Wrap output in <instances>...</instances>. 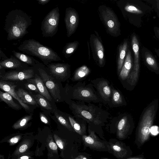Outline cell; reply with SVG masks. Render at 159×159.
<instances>
[{
    "instance_id": "5",
    "label": "cell",
    "mask_w": 159,
    "mask_h": 159,
    "mask_svg": "<svg viewBox=\"0 0 159 159\" xmlns=\"http://www.w3.org/2000/svg\"><path fill=\"white\" fill-rule=\"evenodd\" d=\"M98 11L100 19L108 33L114 37L120 35V24L114 11L110 7L104 5L99 7Z\"/></svg>"
},
{
    "instance_id": "8",
    "label": "cell",
    "mask_w": 159,
    "mask_h": 159,
    "mask_svg": "<svg viewBox=\"0 0 159 159\" xmlns=\"http://www.w3.org/2000/svg\"><path fill=\"white\" fill-rule=\"evenodd\" d=\"M40 63L37 64L36 66L40 77L43 80L47 89L54 98L58 100L61 98L59 86L52 77L49 75Z\"/></svg>"
},
{
    "instance_id": "35",
    "label": "cell",
    "mask_w": 159,
    "mask_h": 159,
    "mask_svg": "<svg viewBox=\"0 0 159 159\" xmlns=\"http://www.w3.org/2000/svg\"><path fill=\"white\" fill-rule=\"evenodd\" d=\"M47 148L50 150V152L57 154V146L56 143L54 142L51 135H49L47 140Z\"/></svg>"
},
{
    "instance_id": "47",
    "label": "cell",
    "mask_w": 159,
    "mask_h": 159,
    "mask_svg": "<svg viewBox=\"0 0 159 159\" xmlns=\"http://www.w3.org/2000/svg\"><path fill=\"white\" fill-rule=\"evenodd\" d=\"M0 159H4V156L1 155H0Z\"/></svg>"
},
{
    "instance_id": "30",
    "label": "cell",
    "mask_w": 159,
    "mask_h": 159,
    "mask_svg": "<svg viewBox=\"0 0 159 159\" xmlns=\"http://www.w3.org/2000/svg\"><path fill=\"white\" fill-rule=\"evenodd\" d=\"M34 99L37 103L43 108L48 110L52 109L50 103L44 97L40 94L38 93L35 95Z\"/></svg>"
},
{
    "instance_id": "21",
    "label": "cell",
    "mask_w": 159,
    "mask_h": 159,
    "mask_svg": "<svg viewBox=\"0 0 159 159\" xmlns=\"http://www.w3.org/2000/svg\"><path fill=\"white\" fill-rule=\"evenodd\" d=\"M30 80L31 82L36 86L39 89V94L43 96L48 101H52V98L40 77L35 74L34 78L31 79Z\"/></svg>"
},
{
    "instance_id": "3",
    "label": "cell",
    "mask_w": 159,
    "mask_h": 159,
    "mask_svg": "<svg viewBox=\"0 0 159 159\" xmlns=\"http://www.w3.org/2000/svg\"><path fill=\"white\" fill-rule=\"evenodd\" d=\"M17 48L26 54L39 58L45 65L53 61L61 60L58 54L52 49L33 39L25 40Z\"/></svg>"
},
{
    "instance_id": "11",
    "label": "cell",
    "mask_w": 159,
    "mask_h": 159,
    "mask_svg": "<svg viewBox=\"0 0 159 159\" xmlns=\"http://www.w3.org/2000/svg\"><path fill=\"white\" fill-rule=\"evenodd\" d=\"M79 20V15L75 9L71 7L66 8L64 22L68 37H70L75 32L78 25Z\"/></svg>"
},
{
    "instance_id": "2",
    "label": "cell",
    "mask_w": 159,
    "mask_h": 159,
    "mask_svg": "<svg viewBox=\"0 0 159 159\" xmlns=\"http://www.w3.org/2000/svg\"><path fill=\"white\" fill-rule=\"evenodd\" d=\"M158 101L154 100L146 108L142 113L136 129L135 143L139 149L150 138L151 129L156 114Z\"/></svg>"
},
{
    "instance_id": "40",
    "label": "cell",
    "mask_w": 159,
    "mask_h": 159,
    "mask_svg": "<svg viewBox=\"0 0 159 159\" xmlns=\"http://www.w3.org/2000/svg\"><path fill=\"white\" fill-rule=\"evenodd\" d=\"M17 157L16 159H30L31 158V157L27 153H24Z\"/></svg>"
},
{
    "instance_id": "19",
    "label": "cell",
    "mask_w": 159,
    "mask_h": 159,
    "mask_svg": "<svg viewBox=\"0 0 159 159\" xmlns=\"http://www.w3.org/2000/svg\"><path fill=\"white\" fill-rule=\"evenodd\" d=\"M96 89L101 97L105 101H110L112 96V90L107 81H99L96 84Z\"/></svg>"
},
{
    "instance_id": "13",
    "label": "cell",
    "mask_w": 159,
    "mask_h": 159,
    "mask_svg": "<svg viewBox=\"0 0 159 159\" xmlns=\"http://www.w3.org/2000/svg\"><path fill=\"white\" fill-rule=\"evenodd\" d=\"M33 67L27 68L19 70H12L7 72L2 76L3 80L20 81L30 79L34 76Z\"/></svg>"
},
{
    "instance_id": "33",
    "label": "cell",
    "mask_w": 159,
    "mask_h": 159,
    "mask_svg": "<svg viewBox=\"0 0 159 159\" xmlns=\"http://www.w3.org/2000/svg\"><path fill=\"white\" fill-rule=\"evenodd\" d=\"M111 101L112 103L115 105H120L123 104L122 96L116 89H112Z\"/></svg>"
},
{
    "instance_id": "34",
    "label": "cell",
    "mask_w": 159,
    "mask_h": 159,
    "mask_svg": "<svg viewBox=\"0 0 159 159\" xmlns=\"http://www.w3.org/2000/svg\"><path fill=\"white\" fill-rule=\"evenodd\" d=\"M57 118L58 121L63 126L70 131H74V130L71 126L70 122L66 119L60 114L57 113V112H54Z\"/></svg>"
},
{
    "instance_id": "44",
    "label": "cell",
    "mask_w": 159,
    "mask_h": 159,
    "mask_svg": "<svg viewBox=\"0 0 159 159\" xmlns=\"http://www.w3.org/2000/svg\"><path fill=\"white\" fill-rule=\"evenodd\" d=\"M37 1L38 2L39 4L44 5L50 2V0H37Z\"/></svg>"
},
{
    "instance_id": "26",
    "label": "cell",
    "mask_w": 159,
    "mask_h": 159,
    "mask_svg": "<svg viewBox=\"0 0 159 159\" xmlns=\"http://www.w3.org/2000/svg\"><path fill=\"white\" fill-rule=\"evenodd\" d=\"M70 123L75 131L80 135H85L86 132V127L83 123L81 124L77 120L71 116H68Z\"/></svg>"
},
{
    "instance_id": "42",
    "label": "cell",
    "mask_w": 159,
    "mask_h": 159,
    "mask_svg": "<svg viewBox=\"0 0 159 159\" xmlns=\"http://www.w3.org/2000/svg\"><path fill=\"white\" fill-rule=\"evenodd\" d=\"M126 159H147L145 158L144 156L143 153H142L138 156L133 157H129Z\"/></svg>"
},
{
    "instance_id": "41",
    "label": "cell",
    "mask_w": 159,
    "mask_h": 159,
    "mask_svg": "<svg viewBox=\"0 0 159 159\" xmlns=\"http://www.w3.org/2000/svg\"><path fill=\"white\" fill-rule=\"evenodd\" d=\"M40 117L41 120L42 122L45 124H48L49 123V121L48 119L43 113H40Z\"/></svg>"
},
{
    "instance_id": "38",
    "label": "cell",
    "mask_w": 159,
    "mask_h": 159,
    "mask_svg": "<svg viewBox=\"0 0 159 159\" xmlns=\"http://www.w3.org/2000/svg\"><path fill=\"white\" fill-rule=\"evenodd\" d=\"M21 135H18L14 136L8 141V142L10 145H13L17 143L21 139Z\"/></svg>"
},
{
    "instance_id": "20",
    "label": "cell",
    "mask_w": 159,
    "mask_h": 159,
    "mask_svg": "<svg viewBox=\"0 0 159 159\" xmlns=\"http://www.w3.org/2000/svg\"><path fill=\"white\" fill-rule=\"evenodd\" d=\"M132 62L131 52L129 50L125 57V61L119 74L121 79L124 80L127 79L131 70Z\"/></svg>"
},
{
    "instance_id": "31",
    "label": "cell",
    "mask_w": 159,
    "mask_h": 159,
    "mask_svg": "<svg viewBox=\"0 0 159 159\" xmlns=\"http://www.w3.org/2000/svg\"><path fill=\"white\" fill-rule=\"evenodd\" d=\"M32 119V116L26 115L16 122L12 127L14 129H19L24 127L28 122Z\"/></svg>"
},
{
    "instance_id": "25",
    "label": "cell",
    "mask_w": 159,
    "mask_h": 159,
    "mask_svg": "<svg viewBox=\"0 0 159 159\" xmlns=\"http://www.w3.org/2000/svg\"><path fill=\"white\" fill-rule=\"evenodd\" d=\"M0 99L13 109L19 110L21 109L20 107L14 101L12 97L7 92L3 93L0 91Z\"/></svg>"
},
{
    "instance_id": "18",
    "label": "cell",
    "mask_w": 159,
    "mask_h": 159,
    "mask_svg": "<svg viewBox=\"0 0 159 159\" xmlns=\"http://www.w3.org/2000/svg\"><path fill=\"white\" fill-rule=\"evenodd\" d=\"M27 66L14 56L11 55L10 58L1 61L0 62V69L2 68L11 69H18L23 68Z\"/></svg>"
},
{
    "instance_id": "45",
    "label": "cell",
    "mask_w": 159,
    "mask_h": 159,
    "mask_svg": "<svg viewBox=\"0 0 159 159\" xmlns=\"http://www.w3.org/2000/svg\"><path fill=\"white\" fill-rule=\"evenodd\" d=\"M82 155H80L75 158V159H82Z\"/></svg>"
},
{
    "instance_id": "27",
    "label": "cell",
    "mask_w": 159,
    "mask_h": 159,
    "mask_svg": "<svg viewBox=\"0 0 159 159\" xmlns=\"http://www.w3.org/2000/svg\"><path fill=\"white\" fill-rule=\"evenodd\" d=\"M79 44L78 41L70 42L66 43L63 48L62 53L66 58L69 57L76 50Z\"/></svg>"
},
{
    "instance_id": "28",
    "label": "cell",
    "mask_w": 159,
    "mask_h": 159,
    "mask_svg": "<svg viewBox=\"0 0 159 159\" xmlns=\"http://www.w3.org/2000/svg\"><path fill=\"white\" fill-rule=\"evenodd\" d=\"M90 72L89 69L86 66H83L78 68L75 71L73 81H77L83 79L88 75Z\"/></svg>"
},
{
    "instance_id": "6",
    "label": "cell",
    "mask_w": 159,
    "mask_h": 159,
    "mask_svg": "<svg viewBox=\"0 0 159 159\" xmlns=\"http://www.w3.org/2000/svg\"><path fill=\"white\" fill-rule=\"evenodd\" d=\"M58 6L52 9L45 16L41 23V29L44 37H52L57 33L60 20Z\"/></svg>"
},
{
    "instance_id": "48",
    "label": "cell",
    "mask_w": 159,
    "mask_h": 159,
    "mask_svg": "<svg viewBox=\"0 0 159 159\" xmlns=\"http://www.w3.org/2000/svg\"><path fill=\"white\" fill-rule=\"evenodd\" d=\"M157 32L159 36V30H157Z\"/></svg>"
},
{
    "instance_id": "17",
    "label": "cell",
    "mask_w": 159,
    "mask_h": 159,
    "mask_svg": "<svg viewBox=\"0 0 159 159\" xmlns=\"http://www.w3.org/2000/svg\"><path fill=\"white\" fill-rule=\"evenodd\" d=\"M16 85L11 83L1 80L0 82V88L11 95L16 99L24 108L26 110L29 109V107L24 103L18 97L15 91Z\"/></svg>"
},
{
    "instance_id": "15",
    "label": "cell",
    "mask_w": 159,
    "mask_h": 159,
    "mask_svg": "<svg viewBox=\"0 0 159 159\" xmlns=\"http://www.w3.org/2000/svg\"><path fill=\"white\" fill-rule=\"evenodd\" d=\"M47 66L51 74L57 78H64L70 71V66L67 63H51Z\"/></svg>"
},
{
    "instance_id": "29",
    "label": "cell",
    "mask_w": 159,
    "mask_h": 159,
    "mask_svg": "<svg viewBox=\"0 0 159 159\" xmlns=\"http://www.w3.org/2000/svg\"><path fill=\"white\" fill-rule=\"evenodd\" d=\"M31 143L30 140H24L17 147L13 153L14 155L17 157L26 153L30 148Z\"/></svg>"
},
{
    "instance_id": "23",
    "label": "cell",
    "mask_w": 159,
    "mask_h": 159,
    "mask_svg": "<svg viewBox=\"0 0 159 159\" xmlns=\"http://www.w3.org/2000/svg\"><path fill=\"white\" fill-rule=\"evenodd\" d=\"M12 52L15 57L27 65L35 66L37 64L40 63L33 57L27 54L16 52L14 50Z\"/></svg>"
},
{
    "instance_id": "9",
    "label": "cell",
    "mask_w": 159,
    "mask_h": 159,
    "mask_svg": "<svg viewBox=\"0 0 159 159\" xmlns=\"http://www.w3.org/2000/svg\"><path fill=\"white\" fill-rule=\"evenodd\" d=\"M131 45L134 55V66L127 79V82L130 85L134 86L137 82L139 70V43L135 35L132 37Z\"/></svg>"
},
{
    "instance_id": "32",
    "label": "cell",
    "mask_w": 159,
    "mask_h": 159,
    "mask_svg": "<svg viewBox=\"0 0 159 159\" xmlns=\"http://www.w3.org/2000/svg\"><path fill=\"white\" fill-rule=\"evenodd\" d=\"M145 57L147 63L150 67L155 70H158L159 68L157 61L150 53L148 52H146Z\"/></svg>"
},
{
    "instance_id": "14",
    "label": "cell",
    "mask_w": 159,
    "mask_h": 159,
    "mask_svg": "<svg viewBox=\"0 0 159 159\" xmlns=\"http://www.w3.org/2000/svg\"><path fill=\"white\" fill-rule=\"evenodd\" d=\"M82 137L86 146L97 151L109 152L108 143L100 141L93 132L91 131L89 135H84Z\"/></svg>"
},
{
    "instance_id": "7",
    "label": "cell",
    "mask_w": 159,
    "mask_h": 159,
    "mask_svg": "<svg viewBox=\"0 0 159 159\" xmlns=\"http://www.w3.org/2000/svg\"><path fill=\"white\" fill-rule=\"evenodd\" d=\"M71 98L79 101L98 102L100 99L96 92L90 85L84 86L78 84L72 88Z\"/></svg>"
},
{
    "instance_id": "16",
    "label": "cell",
    "mask_w": 159,
    "mask_h": 159,
    "mask_svg": "<svg viewBox=\"0 0 159 159\" xmlns=\"http://www.w3.org/2000/svg\"><path fill=\"white\" fill-rule=\"evenodd\" d=\"M131 129V125L127 116H124L120 120L117 125V137L120 139H125L130 134Z\"/></svg>"
},
{
    "instance_id": "49",
    "label": "cell",
    "mask_w": 159,
    "mask_h": 159,
    "mask_svg": "<svg viewBox=\"0 0 159 159\" xmlns=\"http://www.w3.org/2000/svg\"><path fill=\"white\" fill-rule=\"evenodd\" d=\"M102 159H108V158H103Z\"/></svg>"
},
{
    "instance_id": "22",
    "label": "cell",
    "mask_w": 159,
    "mask_h": 159,
    "mask_svg": "<svg viewBox=\"0 0 159 159\" xmlns=\"http://www.w3.org/2000/svg\"><path fill=\"white\" fill-rule=\"evenodd\" d=\"M128 48V43L125 40L119 47L117 61V72L119 74L123 65Z\"/></svg>"
},
{
    "instance_id": "46",
    "label": "cell",
    "mask_w": 159,
    "mask_h": 159,
    "mask_svg": "<svg viewBox=\"0 0 159 159\" xmlns=\"http://www.w3.org/2000/svg\"><path fill=\"white\" fill-rule=\"evenodd\" d=\"M157 2V7L158 9L159 10V0H156Z\"/></svg>"
},
{
    "instance_id": "4",
    "label": "cell",
    "mask_w": 159,
    "mask_h": 159,
    "mask_svg": "<svg viewBox=\"0 0 159 159\" xmlns=\"http://www.w3.org/2000/svg\"><path fill=\"white\" fill-rule=\"evenodd\" d=\"M70 106L73 113L77 118L95 125H99L103 122L101 111L95 107L74 102H72Z\"/></svg>"
},
{
    "instance_id": "43",
    "label": "cell",
    "mask_w": 159,
    "mask_h": 159,
    "mask_svg": "<svg viewBox=\"0 0 159 159\" xmlns=\"http://www.w3.org/2000/svg\"><path fill=\"white\" fill-rule=\"evenodd\" d=\"M0 58L1 59L2 58V61L9 58L3 53L1 49L0 50Z\"/></svg>"
},
{
    "instance_id": "24",
    "label": "cell",
    "mask_w": 159,
    "mask_h": 159,
    "mask_svg": "<svg viewBox=\"0 0 159 159\" xmlns=\"http://www.w3.org/2000/svg\"><path fill=\"white\" fill-rule=\"evenodd\" d=\"M16 92L19 98L24 103L32 105H37L34 98L23 89H19Z\"/></svg>"
},
{
    "instance_id": "10",
    "label": "cell",
    "mask_w": 159,
    "mask_h": 159,
    "mask_svg": "<svg viewBox=\"0 0 159 159\" xmlns=\"http://www.w3.org/2000/svg\"><path fill=\"white\" fill-rule=\"evenodd\" d=\"M90 44L94 59L100 67L105 64L104 49L101 39L94 34H91L90 38Z\"/></svg>"
},
{
    "instance_id": "37",
    "label": "cell",
    "mask_w": 159,
    "mask_h": 159,
    "mask_svg": "<svg viewBox=\"0 0 159 159\" xmlns=\"http://www.w3.org/2000/svg\"><path fill=\"white\" fill-rule=\"evenodd\" d=\"M54 140L55 142L58 147L61 150H63L64 149L65 143L62 139L56 134L53 135Z\"/></svg>"
},
{
    "instance_id": "36",
    "label": "cell",
    "mask_w": 159,
    "mask_h": 159,
    "mask_svg": "<svg viewBox=\"0 0 159 159\" xmlns=\"http://www.w3.org/2000/svg\"><path fill=\"white\" fill-rule=\"evenodd\" d=\"M125 9L128 12L136 14H141L143 12L142 10L135 6L131 4L126 5L125 7Z\"/></svg>"
},
{
    "instance_id": "39",
    "label": "cell",
    "mask_w": 159,
    "mask_h": 159,
    "mask_svg": "<svg viewBox=\"0 0 159 159\" xmlns=\"http://www.w3.org/2000/svg\"><path fill=\"white\" fill-rule=\"evenodd\" d=\"M25 86L26 89L29 90L39 93L38 88L34 84H25Z\"/></svg>"
},
{
    "instance_id": "1",
    "label": "cell",
    "mask_w": 159,
    "mask_h": 159,
    "mask_svg": "<svg viewBox=\"0 0 159 159\" xmlns=\"http://www.w3.org/2000/svg\"><path fill=\"white\" fill-rule=\"evenodd\" d=\"M32 23L31 17L19 9L13 10L6 16L4 29L8 41L20 39L29 33L28 28Z\"/></svg>"
},
{
    "instance_id": "12",
    "label": "cell",
    "mask_w": 159,
    "mask_h": 159,
    "mask_svg": "<svg viewBox=\"0 0 159 159\" xmlns=\"http://www.w3.org/2000/svg\"><path fill=\"white\" fill-rule=\"evenodd\" d=\"M107 143L109 152L119 159H126L132 154L129 147L123 143L119 141Z\"/></svg>"
}]
</instances>
